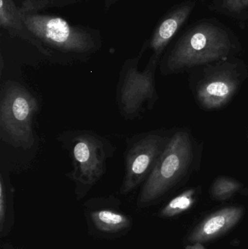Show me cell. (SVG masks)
Returning <instances> with one entry per match:
<instances>
[{"instance_id": "6da1fadb", "label": "cell", "mask_w": 248, "mask_h": 249, "mask_svg": "<svg viewBox=\"0 0 248 249\" xmlns=\"http://www.w3.org/2000/svg\"><path fill=\"white\" fill-rule=\"evenodd\" d=\"M21 16L33 37L50 53L53 51L87 56L101 48L100 32L96 28L72 24L53 14L21 13Z\"/></svg>"}, {"instance_id": "7a4b0ae2", "label": "cell", "mask_w": 248, "mask_h": 249, "mask_svg": "<svg viewBox=\"0 0 248 249\" xmlns=\"http://www.w3.org/2000/svg\"><path fill=\"white\" fill-rule=\"evenodd\" d=\"M231 42L221 27L202 23L192 28L176 44L167 56L165 67L170 71L191 68L226 58Z\"/></svg>"}, {"instance_id": "3957f363", "label": "cell", "mask_w": 248, "mask_h": 249, "mask_svg": "<svg viewBox=\"0 0 248 249\" xmlns=\"http://www.w3.org/2000/svg\"><path fill=\"white\" fill-rule=\"evenodd\" d=\"M188 133L179 131L169 139L161 156L147 178L138 204L144 206L170 190L187 171L193 159V149Z\"/></svg>"}, {"instance_id": "277c9868", "label": "cell", "mask_w": 248, "mask_h": 249, "mask_svg": "<svg viewBox=\"0 0 248 249\" xmlns=\"http://www.w3.org/2000/svg\"><path fill=\"white\" fill-rule=\"evenodd\" d=\"M38 104L19 83H5L1 90L0 129L1 139L16 147L30 148L34 142L32 120Z\"/></svg>"}, {"instance_id": "5b68a950", "label": "cell", "mask_w": 248, "mask_h": 249, "mask_svg": "<svg viewBox=\"0 0 248 249\" xmlns=\"http://www.w3.org/2000/svg\"><path fill=\"white\" fill-rule=\"evenodd\" d=\"M149 46L146 40L137 56L125 61L117 89V101L121 113L127 118L135 117L146 102L156 96L154 71L160 57L153 54L144 71L138 70V63Z\"/></svg>"}, {"instance_id": "8992f818", "label": "cell", "mask_w": 248, "mask_h": 249, "mask_svg": "<svg viewBox=\"0 0 248 249\" xmlns=\"http://www.w3.org/2000/svg\"><path fill=\"white\" fill-rule=\"evenodd\" d=\"M66 149L74 167L71 178L77 188L88 190L106 172L108 153L104 141L93 133L79 132L71 138Z\"/></svg>"}, {"instance_id": "52a82bcc", "label": "cell", "mask_w": 248, "mask_h": 249, "mask_svg": "<svg viewBox=\"0 0 248 249\" xmlns=\"http://www.w3.org/2000/svg\"><path fill=\"white\" fill-rule=\"evenodd\" d=\"M168 141L160 135L147 134L129 145L125 155L122 194L131 193L148 178Z\"/></svg>"}, {"instance_id": "ba28073f", "label": "cell", "mask_w": 248, "mask_h": 249, "mask_svg": "<svg viewBox=\"0 0 248 249\" xmlns=\"http://www.w3.org/2000/svg\"><path fill=\"white\" fill-rule=\"evenodd\" d=\"M238 85L234 74L229 71H222L209 77L198 87V101L205 109H218L231 99Z\"/></svg>"}, {"instance_id": "9c48e42d", "label": "cell", "mask_w": 248, "mask_h": 249, "mask_svg": "<svg viewBox=\"0 0 248 249\" xmlns=\"http://www.w3.org/2000/svg\"><path fill=\"white\" fill-rule=\"evenodd\" d=\"M243 215L241 207H227L212 213L201 222L189 235V242L202 243L212 241L230 231L238 223Z\"/></svg>"}, {"instance_id": "30bf717a", "label": "cell", "mask_w": 248, "mask_h": 249, "mask_svg": "<svg viewBox=\"0 0 248 249\" xmlns=\"http://www.w3.org/2000/svg\"><path fill=\"white\" fill-rule=\"evenodd\" d=\"M193 7L192 3L179 6L162 19L149 40V47L152 50L153 54L160 56L181 26L189 18Z\"/></svg>"}, {"instance_id": "8fae6325", "label": "cell", "mask_w": 248, "mask_h": 249, "mask_svg": "<svg viewBox=\"0 0 248 249\" xmlns=\"http://www.w3.org/2000/svg\"><path fill=\"white\" fill-rule=\"evenodd\" d=\"M0 26L7 31L11 36H17L23 40L30 42L42 53L50 55V53L33 37L22 19L20 7L13 0H0Z\"/></svg>"}, {"instance_id": "7c38bea8", "label": "cell", "mask_w": 248, "mask_h": 249, "mask_svg": "<svg viewBox=\"0 0 248 249\" xmlns=\"http://www.w3.org/2000/svg\"><path fill=\"white\" fill-rule=\"evenodd\" d=\"M90 217L96 228L101 232H117L131 225V221L125 215L106 209L92 212Z\"/></svg>"}, {"instance_id": "4fadbf2b", "label": "cell", "mask_w": 248, "mask_h": 249, "mask_svg": "<svg viewBox=\"0 0 248 249\" xmlns=\"http://www.w3.org/2000/svg\"><path fill=\"white\" fill-rule=\"evenodd\" d=\"M195 190H189L173 198L162 210L161 216L171 217L189 209L195 202Z\"/></svg>"}, {"instance_id": "5bb4252c", "label": "cell", "mask_w": 248, "mask_h": 249, "mask_svg": "<svg viewBox=\"0 0 248 249\" xmlns=\"http://www.w3.org/2000/svg\"><path fill=\"white\" fill-rule=\"evenodd\" d=\"M241 187L242 184L233 178L218 177L211 187V195L216 200H227L238 192Z\"/></svg>"}, {"instance_id": "9a60e30c", "label": "cell", "mask_w": 248, "mask_h": 249, "mask_svg": "<svg viewBox=\"0 0 248 249\" xmlns=\"http://www.w3.org/2000/svg\"><path fill=\"white\" fill-rule=\"evenodd\" d=\"M83 0H24L20 7V13H40L51 7H63Z\"/></svg>"}, {"instance_id": "2e32d148", "label": "cell", "mask_w": 248, "mask_h": 249, "mask_svg": "<svg viewBox=\"0 0 248 249\" xmlns=\"http://www.w3.org/2000/svg\"><path fill=\"white\" fill-rule=\"evenodd\" d=\"M6 184H4L3 177L0 180V233L1 236L7 235L9 232L13 220L11 209L9 208Z\"/></svg>"}, {"instance_id": "e0dca14e", "label": "cell", "mask_w": 248, "mask_h": 249, "mask_svg": "<svg viewBox=\"0 0 248 249\" xmlns=\"http://www.w3.org/2000/svg\"><path fill=\"white\" fill-rule=\"evenodd\" d=\"M224 7L231 12L239 13L248 7V0H224Z\"/></svg>"}, {"instance_id": "ac0fdd59", "label": "cell", "mask_w": 248, "mask_h": 249, "mask_svg": "<svg viewBox=\"0 0 248 249\" xmlns=\"http://www.w3.org/2000/svg\"><path fill=\"white\" fill-rule=\"evenodd\" d=\"M103 1H104L105 10L106 11H108L119 0H103Z\"/></svg>"}, {"instance_id": "d6986e66", "label": "cell", "mask_w": 248, "mask_h": 249, "mask_svg": "<svg viewBox=\"0 0 248 249\" xmlns=\"http://www.w3.org/2000/svg\"><path fill=\"white\" fill-rule=\"evenodd\" d=\"M186 249H205L200 243H195L192 246H189Z\"/></svg>"}, {"instance_id": "ffe728a7", "label": "cell", "mask_w": 248, "mask_h": 249, "mask_svg": "<svg viewBox=\"0 0 248 249\" xmlns=\"http://www.w3.org/2000/svg\"><path fill=\"white\" fill-rule=\"evenodd\" d=\"M10 249H13V248H10Z\"/></svg>"}]
</instances>
